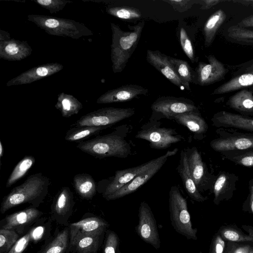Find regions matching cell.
<instances>
[{
    "instance_id": "20",
    "label": "cell",
    "mask_w": 253,
    "mask_h": 253,
    "mask_svg": "<svg viewBox=\"0 0 253 253\" xmlns=\"http://www.w3.org/2000/svg\"><path fill=\"white\" fill-rule=\"evenodd\" d=\"M169 56L159 50L148 49L146 60L172 84L179 88H184L180 80L169 60Z\"/></svg>"
},
{
    "instance_id": "4",
    "label": "cell",
    "mask_w": 253,
    "mask_h": 253,
    "mask_svg": "<svg viewBox=\"0 0 253 253\" xmlns=\"http://www.w3.org/2000/svg\"><path fill=\"white\" fill-rule=\"evenodd\" d=\"M28 21L51 36L79 39L93 33L84 24L72 19L39 14H29Z\"/></svg>"
},
{
    "instance_id": "25",
    "label": "cell",
    "mask_w": 253,
    "mask_h": 253,
    "mask_svg": "<svg viewBox=\"0 0 253 253\" xmlns=\"http://www.w3.org/2000/svg\"><path fill=\"white\" fill-rule=\"evenodd\" d=\"M177 170L189 196L193 200L198 202L206 201L208 197L203 196L198 190L191 174L185 149H182L180 152Z\"/></svg>"
},
{
    "instance_id": "56",
    "label": "cell",
    "mask_w": 253,
    "mask_h": 253,
    "mask_svg": "<svg viewBox=\"0 0 253 253\" xmlns=\"http://www.w3.org/2000/svg\"><path fill=\"white\" fill-rule=\"evenodd\" d=\"M249 253H253V245H252Z\"/></svg>"
},
{
    "instance_id": "30",
    "label": "cell",
    "mask_w": 253,
    "mask_h": 253,
    "mask_svg": "<svg viewBox=\"0 0 253 253\" xmlns=\"http://www.w3.org/2000/svg\"><path fill=\"white\" fill-rule=\"evenodd\" d=\"M73 186L79 196L87 200L92 199L96 192V183L92 176L87 173L75 175L73 178Z\"/></svg>"
},
{
    "instance_id": "7",
    "label": "cell",
    "mask_w": 253,
    "mask_h": 253,
    "mask_svg": "<svg viewBox=\"0 0 253 253\" xmlns=\"http://www.w3.org/2000/svg\"><path fill=\"white\" fill-rule=\"evenodd\" d=\"M135 113L133 108L105 107L87 113L79 119L76 126H110Z\"/></svg>"
},
{
    "instance_id": "36",
    "label": "cell",
    "mask_w": 253,
    "mask_h": 253,
    "mask_svg": "<svg viewBox=\"0 0 253 253\" xmlns=\"http://www.w3.org/2000/svg\"><path fill=\"white\" fill-rule=\"evenodd\" d=\"M109 127L110 126H75L70 128L66 132L65 139L68 141H79L91 135L96 134L102 130Z\"/></svg>"
},
{
    "instance_id": "45",
    "label": "cell",
    "mask_w": 253,
    "mask_h": 253,
    "mask_svg": "<svg viewBox=\"0 0 253 253\" xmlns=\"http://www.w3.org/2000/svg\"><path fill=\"white\" fill-rule=\"evenodd\" d=\"M164 1L169 4L172 8L179 12L186 11L199 0H164Z\"/></svg>"
},
{
    "instance_id": "33",
    "label": "cell",
    "mask_w": 253,
    "mask_h": 253,
    "mask_svg": "<svg viewBox=\"0 0 253 253\" xmlns=\"http://www.w3.org/2000/svg\"><path fill=\"white\" fill-rule=\"evenodd\" d=\"M55 107L65 118H69L78 114L83 108L82 103L73 95L61 92L58 95Z\"/></svg>"
},
{
    "instance_id": "18",
    "label": "cell",
    "mask_w": 253,
    "mask_h": 253,
    "mask_svg": "<svg viewBox=\"0 0 253 253\" xmlns=\"http://www.w3.org/2000/svg\"><path fill=\"white\" fill-rule=\"evenodd\" d=\"M148 89L143 86L129 84L108 90L97 99L98 104L124 102L133 99L140 95H145Z\"/></svg>"
},
{
    "instance_id": "19",
    "label": "cell",
    "mask_w": 253,
    "mask_h": 253,
    "mask_svg": "<svg viewBox=\"0 0 253 253\" xmlns=\"http://www.w3.org/2000/svg\"><path fill=\"white\" fill-rule=\"evenodd\" d=\"M238 176L227 171H220L214 182L212 192L214 195L213 202L218 205L223 201L230 200L237 189L236 184Z\"/></svg>"
},
{
    "instance_id": "54",
    "label": "cell",
    "mask_w": 253,
    "mask_h": 253,
    "mask_svg": "<svg viewBox=\"0 0 253 253\" xmlns=\"http://www.w3.org/2000/svg\"><path fill=\"white\" fill-rule=\"evenodd\" d=\"M3 147H2V144L1 141H0V158L3 156Z\"/></svg>"
},
{
    "instance_id": "11",
    "label": "cell",
    "mask_w": 253,
    "mask_h": 253,
    "mask_svg": "<svg viewBox=\"0 0 253 253\" xmlns=\"http://www.w3.org/2000/svg\"><path fill=\"white\" fill-rule=\"evenodd\" d=\"M138 217V223L135 228L136 233L144 242L159 250L161 240L156 220L150 206L145 201L140 203Z\"/></svg>"
},
{
    "instance_id": "32",
    "label": "cell",
    "mask_w": 253,
    "mask_h": 253,
    "mask_svg": "<svg viewBox=\"0 0 253 253\" xmlns=\"http://www.w3.org/2000/svg\"><path fill=\"white\" fill-rule=\"evenodd\" d=\"M227 104L240 112L253 114V93L250 90H241L231 96Z\"/></svg>"
},
{
    "instance_id": "6",
    "label": "cell",
    "mask_w": 253,
    "mask_h": 253,
    "mask_svg": "<svg viewBox=\"0 0 253 253\" xmlns=\"http://www.w3.org/2000/svg\"><path fill=\"white\" fill-rule=\"evenodd\" d=\"M160 123L151 120L144 125L135 135V138L147 141L151 148L161 150L169 148L172 144L184 141L183 136L173 128L160 126Z\"/></svg>"
},
{
    "instance_id": "48",
    "label": "cell",
    "mask_w": 253,
    "mask_h": 253,
    "mask_svg": "<svg viewBox=\"0 0 253 253\" xmlns=\"http://www.w3.org/2000/svg\"><path fill=\"white\" fill-rule=\"evenodd\" d=\"M31 243L29 232L20 237L8 253H23Z\"/></svg>"
},
{
    "instance_id": "37",
    "label": "cell",
    "mask_w": 253,
    "mask_h": 253,
    "mask_svg": "<svg viewBox=\"0 0 253 253\" xmlns=\"http://www.w3.org/2000/svg\"><path fill=\"white\" fill-rule=\"evenodd\" d=\"M36 161L33 156H26L18 162L7 179L6 188H9L23 177Z\"/></svg>"
},
{
    "instance_id": "3",
    "label": "cell",
    "mask_w": 253,
    "mask_h": 253,
    "mask_svg": "<svg viewBox=\"0 0 253 253\" xmlns=\"http://www.w3.org/2000/svg\"><path fill=\"white\" fill-rule=\"evenodd\" d=\"M120 129L118 127L110 133L81 141L77 147L97 158H126L131 153V147L125 138L126 134H123Z\"/></svg>"
},
{
    "instance_id": "26",
    "label": "cell",
    "mask_w": 253,
    "mask_h": 253,
    "mask_svg": "<svg viewBox=\"0 0 253 253\" xmlns=\"http://www.w3.org/2000/svg\"><path fill=\"white\" fill-rule=\"evenodd\" d=\"M177 124L186 127L194 134L195 139L202 140L208 126L199 110L178 114L173 118Z\"/></svg>"
},
{
    "instance_id": "5",
    "label": "cell",
    "mask_w": 253,
    "mask_h": 253,
    "mask_svg": "<svg viewBox=\"0 0 253 253\" xmlns=\"http://www.w3.org/2000/svg\"><path fill=\"white\" fill-rule=\"evenodd\" d=\"M169 202L170 219L173 229L188 240H197L198 230L193 227L187 200L177 186L171 187Z\"/></svg>"
},
{
    "instance_id": "15",
    "label": "cell",
    "mask_w": 253,
    "mask_h": 253,
    "mask_svg": "<svg viewBox=\"0 0 253 253\" xmlns=\"http://www.w3.org/2000/svg\"><path fill=\"white\" fill-rule=\"evenodd\" d=\"M109 225L104 219L85 213L81 220L69 224L70 240L79 236L105 234Z\"/></svg>"
},
{
    "instance_id": "23",
    "label": "cell",
    "mask_w": 253,
    "mask_h": 253,
    "mask_svg": "<svg viewBox=\"0 0 253 253\" xmlns=\"http://www.w3.org/2000/svg\"><path fill=\"white\" fill-rule=\"evenodd\" d=\"M153 162L154 159L133 168L116 171L113 179L103 194V197L114 193L129 183L139 173L147 169Z\"/></svg>"
},
{
    "instance_id": "16",
    "label": "cell",
    "mask_w": 253,
    "mask_h": 253,
    "mask_svg": "<svg viewBox=\"0 0 253 253\" xmlns=\"http://www.w3.org/2000/svg\"><path fill=\"white\" fill-rule=\"evenodd\" d=\"M63 65L58 62H51L34 67L6 83V86L31 84L37 81L53 75L62 70Z\"/></svg>"
},
{
    "instance_id": "9",
    "label": "cell",
    "mask_w": 253,
    "mask_h": 253,
    "mask_svg": "<svg viewBox=\"0 0 253 253\" xmlns=\"http://www.w3.org/2000/svg\"><path fill=\"white\" fill-rule=\"evenodd\" d=\"M219 136L212 140L211 147L215 151L222 153L253 149V133L227 131L223 128L216 131Z\"/></svg>"
},
{
    "instance_id": "22",
    "label": "cell",
    "mask_w": 253,
    "mask_h": 253,
    "mask_svg": "<svg viewBox=\"0 0 253 253\" xmlns=\"http://www.w3.org/2000/svg\"><path fill=\"white\" fill-rule=\"evenodd\" d=\"M32 48L27 41L14 39L0 41V58L8 61H21L29 56Z\"/></svg>"
},
{
    "instance_id": "46",
    "label": "cell",
    "mask_w": 253,
    "mask_h": 253,
    "mask_svg": "<svg viewBox=\"0 0 253 253\" xmlns=\"http://www.w3.org/2000/svg\"><path fill=\"white\" fill-rule=\"evenodd\" d=\"M226 243L227 241L217 232L211 240L209 253H224Z\"/></svg>"
},
{
    "instance_id": "17",
    "label": "cell",
    "mask_w": 253,
    "mask_h": 253,
    "mask_svg": "<svg viewBox=\"0 0 253 253\" xmlns=\"http://www.w3.org/2000/svg\"><path fill=\"white\" fill-rule=\"evenodd\" d=\"M208 63L199 62L196 69V81L200 85H207L220 81L228 70L214 56L209 55Z\"/></svg>"
},
{
    "instance_id": "1",
    "label": "cell",
    "mask_w": 253,
    "mask_h": 253,
    "mask_svg": "<svg viewBox=\"0 0 253 253\" xmlns=\"http://www.w3.org/2000/svg\"><path fill=\"white\" fill-rule=\"evenodd\" d=\"M49 185V179L41 172L30 175L23 183L13 188L3 197L0 213L3 214L14 207L26 203L38 208L47 195Z\"/></svg>"
},
{
    "instance_id": "43",
    "label": "cell",
    "mask_w": 253,
    "mask_h": 253,
    "mask_svg": "<svg viewBox=\"0 0 253 253\" xmlns=\"http://www.w3.org/2000/svg\"><path fill=\"white\" fill-rule=\"evenodd\" d=\"M41 7L49 10L51 14L62 10L65 5L72 1L67 0H33Z\"/></svg>"
},
{
    "instance_id": "8",
    "label": "cell",
    "mask_w": 253,
    "mask_h": 253,
    "mask_svg": "<svg viewBox=\"0 0 253 253\" xmlns=\"http://www.w3.org/2000/svg\"><path fill=\"white\" fill-rule=\"evenodd\" d=\"M151 120L166 118L173 120L176 115L199 110L194 102L184 97L163 96L158 98L151 105Z\"/></svg>"
},
{
    "instance_id": "27",
    "label": "cell",
    "mask_w": 253,
    "mask_h": 253,
    "mask_svg": "<svg viewBox=\"0 0 253 253\" xmlns=\"http://www.w3.org/2000/svg\"><path fill=\"white\" fill-rule=\"evenodd\" d=\"M253 85V63L214 90L212 94L230 92Z\"/></svg>"
},
{
    "instance_id": "10",
    "label": "cell",
    "mask_w": 253,
    "mask_h": 253,
    "mask_svg": "<svg viewBox=\"0 0 253 253\" xmlns=\"http://www.w3.org/2000/svg\"><path fill=\"white\" fill-rule=\"evenodd\" d=\"M177 152L178 149L175 148L154 159L153 163L147 169L139 173L129 183L104 198L108 201L114 200L134 193L159 171L169 157L175 155Z\"/></svg>"
},
{
    "instance_id": "39",
    "label": "cell",
    "mask_w": 253,
    "mask_h": 253,
    "mask_svg": "<svg viewBox=\"0 0 253 253\" xmlns=\"http://www.w3.org/2000/svg\"><path fill=\"white\" fill-rule=\"evenodd\" d=\"M221 154L225 158L236 165L247 167H253V149L225 152Z\"/></svg>"
},
{
    "instance_id": "52",
    "label": "cell",
    "mask_w": 253,
    "mask_h": 253,
    "mask_svg": "<svg viewBox=\"0 0 253 253\" xmlns=\"http://www.w3.org/2000/svg\"><path fill=\"white\" fill-rule=\"evenodd\" d=\"M232 1L245 6L253 7V0H233Z\"/></svg>"
},
{
    "instance_id": "41",
    "label": "cell",
    "mask_w": 253,
    "mask_h": 253,
    "mask_svg": "<svg viewBox=\"0 0 253 253\" xmlns=\"http://www.w3.org/2000/svg\"><path fill=\"white\" fill-rule=\"evenodd\" d=\"M20 237L12 230L0 229V253H8Z\"/></svg>"
},
{
    "instance_id": "38",
    "label": "cell",
    "mask_w": 253,
    "mask_h": 253,
    "mask_svg": "<svg viewBox=\"0 0 253 253\" xmlns=\"http://www.w3.org/2000/svg\"><path fill=\"white\" fill-rule=\"evenodd\" d=\"M106 11L109 15L122 20H133L142 17V13L138 9L128 6L110 5L107 6Z\"/></svg>"
},
{
    "instance_id": "2",
    "label": "cell",
    "mask_w": 253,
    "mask_h": 253,
    "mask_svg": "<svg viewBox=\"0 0 253 253\" xmlns=\"http://www.w3.org/2000/svg\"><path fill=\"white\" fill-rule=\"evenodd\" d=\"M145 25L144 21L130 26L129 30L124 31L120 27L111 23L112 43L111 45V59L114 73L122 72L136 48L142 30Z\"/></svg>"
},
{
    "instance_id": "28",
    "label": "cell",
    "mask_w": 253,
    "mask_h": 253,
    "mask_svg": "<svg viewBox=\"0 0 253 253\" xmlns=\"http://www.w3.org/2000/svg\"><path fill=\"white\" fill-rule=\"evenodd\" d=\"M105 235L79 236L70 240L71 253H97Z\"/></svg>"
},
{
    "instance_id": "21",
    "label": "cell",
    "mask_w": 253,
    "mask_h": 253,
    "mask_svg": "<svg viewBox=\"0 0 253 253\" xmlns=\"http://www.w3.org/2000/svg\"><path fill=\"white\" fill-rule=\"evenodd\" d=\"M217 128H235L253 133V119L222 111L215 113L211 119Z\"/></svg>"
},
{
    "instance_id": "51",
    "label": "cell",
    "mask_w": 253,
    "mask_h": 253,
    "mask_svg": "<svg viewBox=\"0 0 253 253\" xmlns=\"http://www.w3.org/2000/svg\"><path fill=\"white\" fill-rule=\"evenodd\" d=\"M249 211L253 214V188L249 185V194L247 199Z\"/></svg>"
},
{
    "instance_id": "44",
    "label": "cell",
    "mask_w": 253,
    "mask_h": 253,
    "mask_svg": "<svg viewBox=\"0 0 253 253\" xmlns=\"http://www.w3.org/2000/svg\"><path fill=\"white\" fill-rule=\"evenodd\" d=\"M179 40L183 52L192 62L195 61L194 50L192 42L184 28H181L180 30Z\"/></svg>"
},
{
    "instance_id": "34",
    "label": "cell",
    "mask_w": 253,
    "mask_h": 253,
    "mask_svg": "<svg viewBox=\"0 0 253 253\" xmlns=\"http://www.w3.org/2000/svg\"><path fill=\"white\" fill-rule=\"evenodd\" d=\"M169 58L184 88L190 91V84L194 83L196 81V75L194 74L192 68L189 63L184 60L170 56H169Z\"/></svg>"
},
{
    "instance_id": "14",
    "label": "cell",
    "mask_w": 253,
    "mask_h": 253,
    "mask_svg": "<svg viewBox=\"0 0 253 253\" xmlns=\"http://www.w3.org/2000/svg\"><path fill=\"white\" fill-rule=\"evenodd\" d=\"M75 204L73 193L70 188L62 187L53 198L50 218L60 225L68 226Z\"/></svg>"
},
{
    "instance_id": "42",
    "label": "cell",
    "mask_w": 253,
    "mask_h": 253,
    "mask_svg": "<svg viewBox=\"0 0 253 253\" xmlns=\"http://www.w3.org/2000/svg\"><path fill=\"white\" fill-rule=\"evenodd\" d=\"M119 246L120 239L118 234L114 231L107 229L102 253H120Z\"/></svg>"
},
{
    "instance_id": "53",
    "label": "cell",
    "mask_w": 253,
    "mask_h": 253,
    "mask_svg": "<svg viewBox=\"0 0 253 253\" xmlns=\"http://www.w3.org/2000/svg\"><path fill=\"white\" fill-rule=\"evenodd\" d=\"M10 39V34L8 32L0 30V41H6Z\"/></svg>"
},
{
    "instance_id": "12",
    "label": "cell",
    "mask_w": 253,
    "mask_h": 253,
    "mask_svg": "<svg viewBox=\"0 0 253 253\" xmlns=\"http://www.w3.org/2000/svg\"><path fill=\"white\" fill-rule=\"evenodd\" d=\"M44 213L33 207L7 215L0 221V229H10L20 237L42 217Z\"/></svg>"
},
{
    "instance_id": "31",
    "label": "cell",
    "mask_w": 253,
    "mask_h": 253,
    "mask_svg": "<svg viewBox=\"0 0 253 253\" xmlns=\"http://www.w3.org/2000/svg\"><path fill=\"white\" fill-rule=\"evenodd\" d=\"M226 18L225 12L222 9H218L208 19L203 28L205 45L206 47L211 44L217 31Z\"/></svg>"
},
{
    "instance_id": "50",
    "label": "cell",
    "mask_w": 253,
    "mask_h": 253,
    "mask_svg": "<svg viewBox=\"0 0 253 253\" xmlns=\"http://www.w3.org/2000/svg\"><path fill=\"white\" fill-rule=\"evenodd\" d=\"M237 25L244 28L253 27V15L244 18Z\"/></svg>"
},
{
    "instance_id": "40",
    "label": "cell",
    "mask_w": 253,
    "mask_h": 253,
    "mask_svg": "<svg viewBox=\"0 0 253 253\" xmlns=\"http://www.w3.org/2000/svg\"><path fill=\"white\" fill-rule=\"evenodd\" d=\"M227 35L230 39L238 42L253 43V30L237 25L229 27Z\"/></svg>"
},
{
    "instance_id": "29",
    "label": "cell",
    "mask_w": 253,
    "mask_h": 253,
    "mask_svg": "<svg viewBox=\"0 0 253 253\" xmlns=\"http://www.w3.org/2000/svg\"><path fill=\"white\" fill-rule=\"evenodd\" d=\"M241 227L246 233L236 225L223 226L218 232L226 241L253 244V226L242 225Z\"/></svg>"
},
{
    "instance_id": "49",
    "label": "cell",
    "mask_w": 253,
    "mask_h": 253,
    "mask_svg": "<svg viewBox=\"0 0 253 253\" xmlns=\"http://www.w3.org/2000/svg\"><path fill=\"white\" fill-rule=\"evenodd\" d=\"M221 0H199L201 4V9L206 10L211 8L214 6L218 4L219 3L222 2Z\"/></svg>"
},
{
    "instance_id": "35",
    "label": "cell",
    "mask_w": 253,
    "mask_h": 253,
    "mask_svg": "<svg viewBox=\"0 0 253 253\" xmlns=\"http://www.w3.org/2000/svg\"><path fill=\"white\" fill-rule=\"evenodd\" d=\"M52 222L50 217H42L28 231L31 242L37 244L50 238L52 235Z\"/></svg>"
},
{
    "instance_id": "47",
    "label": "cell",
    "mask_w": 253,
    "mask_h": 253,
    "mask_svg": "<svg viewBox=\"0 0 253 253\" xmlns=\"http://www.w3.org/2000/svg\"><path fill=\"white\" fill-rule=\"evenodd\" d=\"M252 245L227 241L224 253H249Z\"/></svg>"
},
{
    "instance_id": "24",
    "label": "cell",
    "mask_w": 253,
    "mask_h": 253,
    "mask_svg": "<svg viewBox=\"0 0 253 253\" xmlns=\"http://www.w3.org/2000/svg\"><path fill=\"white\" fill-rule=\"evenodd\" d=\"M70 228H57L51 236L44 241L37 253H71Z\"/></svg>"
},
{
    "instance_id": "13",
    "label": "cell",
    "mask_w": 253,
    "mask_h": 253,
    "mask_svg": "<svg viewBox=\"0 0 253 253\" xmlns=\"http://www.w3.org/2000/svg\"><path fill=\"white\" fill-rule=\"evenodd\" d=\"M185 151L189 169L198 190L202 192L212 189L216 176L209 172L197 148H188Z\"/></svg>"
},
{
    "instance_id": "55",
    "label": "cell",
    "mask_w": 253,
    "mask_h": 253,
    "mask_svg": "<svg viewBox=\"0 0 253 253\" xmlns=\"http://www.w3.org/2000/svg\"><path fill=\"white\" fill-rule=\"evenodd\" d=\"M249 185L252 186L253 188V178L249 181Z\"/></svg>"
}]
</instances>
